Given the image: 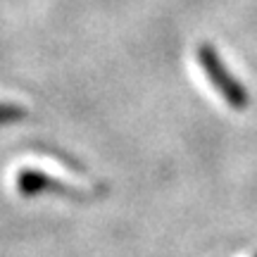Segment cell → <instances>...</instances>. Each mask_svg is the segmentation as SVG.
I'll return each instance as SVG.
<instances>
[{"label": "cell", "instance_id": "cell-2", "mask_svg": "<svg viewBox=\"0 0 257 257\" xmlns=\"http://www.w3.org/2000/svg\"><path fill=\"white\" fill-rule=\"evenodd\" d=\"M255 257H257V252H255Z\"/></svg>", "mask_w": 257, "mask_h": 257}, {"label": "cell", "instance_id": "cell-1", "mask_svg": "<svg viewBox=\"0 0 257 257\" xmlns=\"http://www.w3.org/2000/svg\"><path fill=\"white\" fill-rule=\"evenodd\" d=\"M27 117V110L17 102H0V124L5 121H17Z\"/></svg>", "mask_w": 257, "mask_h": 257}]
</instances>
